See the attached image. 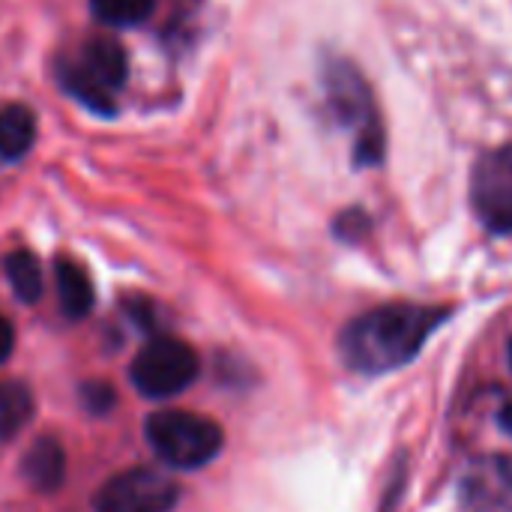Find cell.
I'll return each mask as SVG.
<instances>
[{"mask_svg": "<svg viewBox=\"0 0 512 512\" xmlns=\"http://www.w3.org/2000/svg\"><path fill=\"white\" fill-rule=\"evenodd\" d=\"M36 141V117L27 105H3L0 108V156L15 162L30 153Z\"/></svg>", "mask_w": 512, "mask_h": 512, "instance_id": "cell-10", "label": "cell"}, {"mask_svg": "<svg viewBox=\"0 0 512 512\" xmlns=\"http://www.w3.org/2000/svg\"><path fill=\"white\" fill-rule=\"evenodd\" d=\"M180 501V489L159 471L129 468L114 474L93 498L96 512H171Z\"/></svg>", "mask_w": 512, "mask_h": 512, "instance_id": "cell-6", "label": "cell"}, {"mask_svg": "<svg viewBox=\"0 0 512 512\" xmlns=\"http://www.w3.org/2000/svg\"><path fill=\"white\" fill-rule=\"evenodd\" d=\"M33 417V393L21 381H0V441L15 438Z\"/></svg>", "mask_w": 512, "mask_h": 512, "instance_id": "cell-12", "label": "cell"}, {"mask_svg": "<svg viewBox=\"0 0 512 512\" xmlns=\"http://www.w3.org/2000/svg\"><path fill=\"white\" fill-rule=\"evenodd\" d=\"M156 459L177 471H198L210 465L225 444L222 426L192 411H159L144 426Z\"/></svg>", "mask_w": 512, "mask_h": 512, "instance_id": "cell-3", "label": "cell"}, {"mask_svg": "<svg viewBox=\"0 0 512 512\" xmlns=\"http://www.w3.org/2000/svg\"><path fill=\"white\" fill-rule=\"evenodd\" d=\"M54 273H57V297H60L63 315L69 321L87 318L93 312V303H96L93 282H90L87 270L75 258H57Z\"/></svg>", "mask_w": 512, "mask_h": 512, "instance_id": "cell-9", "label": "cell"}, {"mask_svg": "<svg viewBox=\"0 0 512 512\" xmlns=\"http://www.w3.org/2000/svg\"><path fill=\"white\" fill-rule=\"evenodd\" d=\"M3 270H6V279L21 303H39V297L45 291V279H42V264L33 252H27V249L9 252L3 258Z\"/></svg>", "mask_w": 512, "mask_h": 512, "instance_id": "cell-11", "label": "cell"}, {"mask_svg": "<svg viewBox=\"0 0 512 512\" xmlns=\"http://www.w3.org/2000/svg\"><path fill=\"white\" fill-rule=\"evenodd\" d=\"M471 204L492 234L512 231V144L480 156L471 174Z\"/></svg>", "mask_w": 512, "mask_h": 512, "instance_id": "cell-7", "label": "cell"}, {"mask_svg": "<svg viewBox=\"0 0 512 512\" xmlns=\"http://www.w3.org/2000/svg\"><path fill=\"white\" fill-rule=\"evenodd\" d=\"M21 474L36 492H57L66 480V453L54 438H36L21 459Z\"/></svg>", "mask_w": 512, "mask_h": 512, "instance_id": "cell-8", "label": "cell"}, {"mask_svg": "<svg viewBox=\"0 0 512 512\" xmlns=\"http://www.w3.org/2000/svg\"><path fill=\"white\" fill-rule=\"evenodd\" d=\"M129 378L147 399L180 396L198 378V354L177 336H153L132 360Z\"/></svg>", "mask_w": 512, "mask_h": 512, "instance_id": "cell-4", "label": "cell"}, {"mask_svg": "<svg viewBox=\"0 0 512 512\" xmlns=\"http://www.w3.org/2000/svg\"><path fill=\"white\" fill-rule=\"evenodd\" d=\"M12 348H15V330H12V324L0 315V363L9 360Z\"/></svg>", "mask_w": 512, "mask_h": 512, "instance_id": "cell-16", "label": "cell"}, {"mask_svg": "<svg viewBox=\"0 0 512 512\" xmlns=\"http://www.w3.org/2000/svg\"><path fill=\"white\" fill-rule=\"evenodd\" d=\"M159 0H90L93 15L111 27H135L153 15Z\"/></svg>", "mask_w": 512, "mask_h": 512, "instance_id": "cell-13", "label": "cell"}, {"mask_svg": "<svg viewBox=\"0 0 512 512\" xmlns=\"http://www.w3.org/2000/svg\"><path fill=\"white\" fill-rule=\"evenodd\" d=\"M129 312H132V318H135V324L138 327H144V330H156V318H153V303L150 300H135V303H129Z\"/></svg>", "mask_w": 512, "mask_h": 512, "instance_id": "cell-15", "label": "cell"}, {"mask_svg": "<svg viewBox=\"0 0 512 512\" xmlns=\"http://www.w3.org/2000/svg\"><path fill=\"white\" fill-rule=\"evenodd\" d=\"M81 402H84V408L90 411V414H108L114 405H117V393H114V387L111 384H105V381H87L84 387H81Z\"/></svg>", "mask_w": 512, "mask_h": 512, "instance_id": "cell-14", "label": "cell"}, {"mask_svg": "<svg viewBox=\"0 0 512 512\" xmlns=\"http://www.w3.org/2000/svg\"><path fill=\"white\" fill-rule=\"evenodd\" d=\"M510 369H512V339H510Z\"/></svg>", "mask_w": 512, "mask_h": 512, "instance_id": "cell-18", "label": "cell"}, {"mask_svg": "<svg viewBox=\"0 0 512 512\" xmlns=\"http://www.w3.org/2000/svg\"><path fill=\"white\" fill-rule=\"evenodd\" d=\"M330 99L336 114L357 132V159L378 162L384 153V132L372 105V93L354 66L348 63L330 66Z\"/></svg>", "mask_w": 512, "mask_h": 512, "instance_id": "cell-5", "label": "cell"}, {"mask_svg": "<svg viewBox=\"0 0 512 512\" xmlns=\"http://www.w3.org/2000/svg\"><path fill=\"white\" fill-rule=\"evenodd\" d=\"M447 318L444 309L429 306H381L354 318L339 339L342 360L360 375H384L411 363L426 339Z\"/></svg>", "mask_w": 512, "mask_h": 512, "instance_id": "cell-1", "label": "cell"}, {"mask_svg": "<svg viewBox=\"0 0 512 512\" xmlns=\"http://www.w3.org/2000/svg\"><path fill=\"white\" fill-rule=\"evenodd\" d=\"M126 75V51L114 39H87L75 54L57 63L63 90L96 114H114V99L123 90Z\"/></svg>", "mask_w": 512, "mask_h": 512, "instance_id": "cell-2", "label": "cell"}, {"mask_svg": "<svg viewBox=\"0 0 512 512\" xmlns=\"http://www.w3.org/2000/svg\"><path fill=\"white\" fill-rule=\"evenodd\" d=\"M498 420H501V429H504L507 435H512V402L504 405V411H501V417H498Z\"/></svg>", "mask_w": 512, "mask_h": 512, "instance_id": "cell-17", "label": "cell"}]
</instances>
